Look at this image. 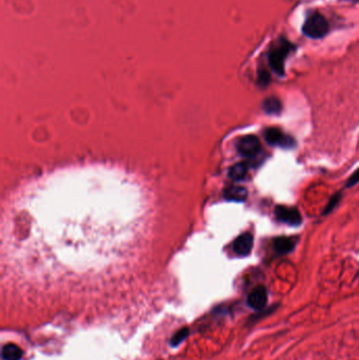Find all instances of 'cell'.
<instances>
[{
    "instance_id": "12",
    "label": "cell",
    "mask_w": 359,
    "mask_h": 360,
    "mask_svg": "<svg viewBox=\"0 0 359 360\" xmlns=\"http://www.w3.org/2000/svg\"><path fill=\"white\" fill-rule=\"evenodd\" d=\"M248 164L245 162H238L234 164L229 170V177L234 181L242 180L248 174Z\"/></svg>"
},
{
    "instance_id": "16",
    "label": "cell",
    "mask_w": 359,
    "mask_h": 360,
    "mask_svg": "<svg viewBox=\"0 0 359 360\" xmlns=\"http://www.w3.org/2000/svg\"><path fill=\"white\" fill-rule=\"evenodd\" d=\"M358 182H359V169H357L355 172L350 176V178L348 179L347 183H345V187L351 188V187L355 186Z\"/></svg>"
},
{
    "instance_id": "15",
    "label": "cell",
    "mask_w": 359,
    "mask_h": 360,
    "mask_svg": "<svg viewBox=\"0 0 359 360\" xmlns=\"http://www.w3.org/2000/svg\"><path fill=\"white\" fill-rule=\"evenodd\" d=\"M341 194H336L334 196H332L330 202L328 204V206H326L325 210L323 212V215H326V214H329L330 212H332L333 208H335V206L338 205V202L341 201Z\"/></svg>"
},
{
    "instance_id": "9",
    "label": "cell",
    "mask_w": 359,
    "mask_h": 360,
    "mask_svg": "<svg viewBox=\"0 0 359 360\" xmlns=\"http://www.w3.org/2000/svg\"><path fill=\"white\" fill-rule=\"evenodd\" d=\"M223 196H224V198L229 201L242 202V201H245L248 197V191H247V189L243 187L232 186L224 189Z\"/></svg>"
},
{
    "instance_id": "11",
    "label": "cell",
    "mask_w": 359,
    "mask_h": 360,
    "mask_svg": "<svg viewBox=\"0 0 359 360\" xmlns=\"http://www.w3.org/2000/svg\"><path fill=\"white\" fill-rule=\"evenodd\" d=\"M262 109L268 115H279L283 111V104L277 97H269L262 103Z\"/></svg>"
},
{
    "instance_id": "2",
    "label": "cell",
    "mask_w": 359,
    "mask_h": 360,
    "mask_svg": "<svg viewBox=\"0 0 359 360\" xmlns=\"http://www.w3.org/2000/svg\"><path fill=\"white\" fill-rule=\"evenodd\" d=\"M329 29V23L323 15L314 14L305 20L303 32L305 36L312 39H319L328 34Z\"/></svg>"
},
{
    "instance_id": "5",
    "label": "cell",
    "mask_w": 359,
    "mask_h": 360,
    "mask_svg": "<svg viewBox=\"0 0 359 360\" xmlns=\"http://www.w3.org/2000/svg\"><path fill=\"white\" fill-rule=\"evenodd\" d=\"M275 216L280 223L292 226H298L303 223V216L296 207L277 206L275 207Z\"/></svg>"
},
{
    "instance_id": "10",
    "label": "cell",
    "mask_w": 359,
    "mask_h": 360,
    "mask_svg": "<svg viewBox=\"0 0 359 360\" xmlns=\"http://www.w3.org/2000/svg\"><path fill=\"white\" fill-rule=\"evenodd\" d=\"M1 355L3 360H21L23 351L17 344L8 343L3 345Z\"/></svg>"
},
{
    "instance_id": "14",
    "label": "cell",
    "mask_w": 359,
    "mask_h": 360,
    "mask_svg": "<svg viewBox=\"0 0 359 360\" xmlns=\"http://www.w3.org/2000/svg\"><path fill=\"white\" fill-rule=\"evenodd\" d=\"M270 75L266 71V69H259L258 71V85L261 87H266L269 84H270Z\"/></svg>"
},
{
    "instance_id": "3",
    "label": "cell",
    "mask_w": 359,
    "mask_h": 360,
    "mask_svg": "<svg viewBox=\"0 0 359 360\" xmlns=\"http://www.w3.org/2000/svg\"><path fill=\"white\" fill-rule=\"evenodd\" d=\"M265 138L267 142L273 147H279L284 149H292L296 145L295 139L286 134L283 131L276 128H269L265 131Z\"/></svg>"
},
{
    "instance_id": "7",
    "label": "cell",
    "mask_w": 359,
    "mask_h": 360,
    "mask_svg": "<svg viewBox=\"0 0 359 360\" xmlns=\"http://www.w3.org/2000/svg\"><path fill=\"white\" fill-rule=\"evenodd\" d=\"M254 245V237L251 233L246 232L235 239L233 251L238 256L245 257L251 254Z\"/></svg>"
},
{
    "instance_id": "4",
    "label": "cell",
    "mask_w": 359,
    "mask_h": 360,
    "mask_svg": "<svg viewBox=\"0 0 359 360\" xmlns=\"http://www.w3.org/2000/svg\"><path fill=\"white\" fill-rule=\"evenodd\" d=\"M238 153L247 158L257 157L261 152V144L259 139L254 135H247L241 137L236 144Z\"/></svg>"
},
{
    "instance_id": "6",
    "label": "cell",
    "mask_w": 359,
    "mask_h": 360,
    "mask_svg": "<svg viewBox=\"0 0 359 360\" xmlns=\"http://www.w3.org/2000/svg\"><path fill=\"white\" fill-rule=\"evenodd\" d=\"M268 290L266 287H256L248 296V306L254 311H264L268 303Z\"/></svg>"
},
{
    "instance_id": "8",
    "label": "cell",
    "mask_w": 359,
    "mask_h": 360,
    "mask_svg": "<svg viewBox=\"0 0 359 360\" xmlns=\"http://www.w3.org/2000/svg\"><path fill=\"white\" fill-rule=\"evenodd\" d=\"M297 240L292 237H277L274 239V250L278 255H287L291 253L296 246Z\"/></svg>"
},
{
    "instance_id": "1",
    "label": "cell",
    "mask_w": 359,
    "mask_h": 360,
    "mask_svg": "<svg viewBox=\"0 0 359 360\" xmlns=\"http://www.w3.org/2000/svg\"><path fill=\"white\" fill-rule=\"evenodd\" d=\"M293 49V46L287 40L279 41L269 53V63L273 71L278 76H285V63L287 55Z\"/></svg>"
},
{
    "instance_id": "13",
    "label": "cell",
    "mask_w": 359,
    "mask_h": 360,
    "mask_svg": "<svg viewBox=\"0 0 359 360\" xmlns=\"http://www.w3.org/2000/svg\"><path fill=\"white\" fill-rule=\"evenodd\" d=\"M190 335V328L189 327H182L180 330L177 331L174 335H173L171 340H170V344L172 346H177L180 344L181 343L188 338Z\"/></svg>"
}]
</instances>
